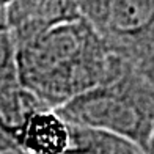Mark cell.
I'll return each instance as SVG.
<instances>
[{
  "mask_svg": "<svg viewBox=\"0 0 154 154\" xmlns=\"http://www.w3.org/2000/svg\"><path fill=\"white\" fill-rule=\"evenodd\" d=\"M146 154H154V131H152L151 140H149V143H148V149H146Z\"/></svg>",
  "mask_w": 154,
  "mask_h": 154,
  "instance_id": "9",
  "label": "cell"
},
{
  "mask_svg": "<svg viewBox=\"0 0 154 154\" xmlns=\"http://www.w3.org/2000/svg\"><path fill=\"white\" fill-rule=\"evenodd\" d=\"M33 99L22 91L17 75V47L0 10V121L14 123Z\"/></svg>",
  "mask_w": 154,
  "mask_h": 154,
  "instance_id": "6",
  "label": "cell"
},
{
  "mask_svg": "<svg viewBox=\"0 0 154 154\" xmlns=\"http://www.w3.org/2000/svg\"><path fill=\"white\" fill-rule=\"evenodd\" d=\"M106 69L101 35L82 14L17 47L19 85L39 107L49 110L102 87Z\"/></svg>",
  "mask_w": 154,
  "mask_h": 154,
  "instance_id": "1",
  "label": "cell"
},
{
  "mask_svg": "<svg viewBox=\"0 0 154 154\" xmlns=\"http://www.w3.org/2000/svg\"><path fill=\"white\" fill-rule=\"evenodd\" d=\"M93 29L115 36H138L154 24V0H77Z\"/></svg>",
  "mask_w": 154,
  "mask_h": 154,
  "instance_id": "4",
  "label": "cell"
},
{
  "mask_svg": "<svg viewBox=\"0 0 154 154\" xmlns=\"http://www.w3.org/2000/svg\"><path fill=\"white\" fill-rule=\"evenodd\" d=\"M55 112L69 124L124 138L145 152L154 131V120L142 107L129 97L102 90V87L75 96Z\"/></svg>",
  "mask_w": 154,
  "mask_h": 154,
  "instance_id": "2",
  "label": "cell"
},
{
  "mask_svg": "<svg viewBox=\"0 0 154 154\" xmlns=\"http://www.w3.org/2000/svg\"><path fill=\"white\" fill-rule=\"evenodd\" d=\"M0 129L29 154H65L71 146V124L36 102L27 106L14 123L0 121Z\"/></svg>",
  "mask_w": 154,
  "mask_h": 154,
  "instance_id": "3",
  "label": "cell"
},
{
  "mask_svg": "<svg viewBox=\"0 0 154 154\" xmlns=\"http://www.w3.org/2000/svg\"><path fill=\"white\" fill-rule=\"evenodd\" d=\"M16 47L80 14L77 0H13L3 8Z\"/></svg>",
  "mask_w": 154,
  "mask_h": 154,
  "instance_id": "5",
  "label": "cell"
},
{
  "mask_svg": "<svg viewBox=\"0 0 154 154\" xmlns=\"http://www.w3.org/2000/svg\"><path fill=\"white\" fill-rule=\"evenodd\" d=\"M71 146L65 154H146L124 138L72 126Z\"/></svg>",
  "mask_w": 154,
  "mask_h": 154,
  "instance_id": "7",
  "label": "cell"
},
{
  "mask_svg": "<svg viewBox=\"0 0 154 154\" xmlns=\"http://www.w3.org/2000/svg\"><path fill=\"white\" fill-rule=\"evenodd\" d=\"M11 2H13V0H0V10H3L5 6H8Z\"/></svg>",
  "mask_w": 154,
  "mask_h": 154,
  "instance_id": "10",
  "label": "cell"
},
{
  "mask_svg": "<svg viewBox=\"0 0 154 154\" xmlns=\"http://www.w3.org/2000/svg\"><path fill=\"white\" fill-rule=\"evenodd\" d=\"M0 154H29L13 140L10 135L0 129Z\"/></svg>",
  "mask_w": 154,
  "mask_h": 154,
  "instance_id": "8",
  "label": "cell"
}]
</instances>
